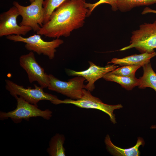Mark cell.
I'll return each instance as SVG.
<instances>
[{"label": "cell", "instance_id": "cell-11", "mask_svg": "<svg viewBox=\"0 0 156 156\" xmlns=\"http://www.w3.org/2000/svg\"><path fill=\"white\" fill-rule=\"evenodd\" d=\"M89 67L87 70L82 71H76L66 69L67 74L69 76H79L84 77L88 83L85 89L90 92L95 88L94 82L98 79L103 78L106 73L111 72L118 67L114 64L107 65L105 66L96 65L91 62H89Z\"/></svg>", "mask_w": 156, "mask_h": 156}, {"label": "cell", "instance_id": "cell-20", "mask_svg": "<svg viewBox=\"0 0 156 156\" xmlns=\"http://www.w3.org/2000/svg\"><path fill=\"white\" fill-rule=\"evenodd\" d=\"M118 0H99L96 2L91 3L86 2L85 6L89 10L87 14V17H89L95 8L99 5L103 3H107L111 6L112 11H116L118 10L117 6Z\"/></svg>", "mask_w": 156, "mask_h": 156}, {"label": "cell", "instance_id": "cell-16", "mask_svg": "<svg viewBox=\"0 0 156 156\" xmlns=\"http://www.w3.org/2000/svg\"><path fill=\"white\" fill-rule=\"evenodd\" d=\"M142 67L143 74L140 78L139 88L143 89L150 88L154 89L156 92V73L153 69L150 62Z\"/></svg>", "mask_w": 156, "mask_h": 156}, {"label": "cell", "instance_id": "cell-14", "mask_svg": "<svg viewBox=\"0 0 156 156\" xmlns=\"http://www.w3.org/2000/svg\"><path fill=\"white\" fill-rule=\"evenodd\" d=\"M105 80L114 82L120 84L127 90H131L140 83V79L135 77H128L116 75L111 71L107 73L103 77Z\"/></svg>", "mask_w": 156, "mask_h": 156}, {"label": "cell", "instance_id": "cell-19", "mask_svg": "<svg viewBox=\"0 0 156 156\" xmlns=\"http://www.w3.org/2000/svg\"><path fill=\"white\" fill-rule=\"evenodd\" d=\"M141 67L140 66L127 65L116 68L111 72L118 75L128 77H134L137 70Z\"/></svg>", "mask_w": 156, "mask_h": 156}, {"label": "cell", "instance_id": "cell-12", "mask_svg": "<svg viewBox=\"0 0 156 156\" xmlns=\"http://www.w3.org/2000/svg\"><path fill=\"white\" fill-rule=\"evenodd\" d=\"M105 142L107 150L110 154L118 156H139V147L141 145L143 146L145 143L143 139L139 137L136 144L134 146L127 149H122L116 146L112 142L109 135L105 137Z\"/></svg>", "mask_w": 156, "mask_h": 156}, {"label": "cell", "instance_id": "cell-21", "mask_svg": "<svg viewBox=\"0 0 156 156\" xmlns=\"http://www.w3.org/2000/svg\"><path fill=\"white\" fill-rule=\"evenodd\" d=\"M148 13L156 14V10L152 9L148 7H146L142 12V14H144Z\"/></svg>", "mask_w": 156, "mask_h": 156}, {"label": "cell", "instance_id": "cell-2", "mask_svg": "<svg viewBox=\"0 0 156 156\" xmlns=\"http://www.w3.org/2000/svg\"><path fill=\"white\" fill-rule=\"evenodd\" d=\"M14 97L17 101L16 108L8 112L0 111L1 120L10 118L14 123H18L23 120L28 121L32 117H41L48 120L52 117V112L49 109L41 110L38 106L30 104L18 96Z\"/></svg>", "mask_w": 156, "mask_h": 156}, {"label": "cell", "instance_id": "cell-5", "mask_svg": "<svg viewBox=\"0 0 156 156\" xmlns=\"http://www.w3.org/2000/svg\"><path fill=\"white\" fill-rule=\"evenodd\" d=\"M91 92L86 89H83L82 95L79 99L73 100L66 99L60 100L59 99L52 103L55 105L60 104H72L82 108L95 109L105 112L109 116L110 120L113 124L116 123L115 115L113 112L114 110L122 107L121 104L111 105L105 104L99 98L93 96Z\"/></svg>", "mask_w": 156, "mask_h": 156}, {"label": "cell", "instance_id": "cell-1", "mask_svg": "<svg viewBox=\"0 0 156 156\" xmlns=\"http://www.w3.org/2000/svg\"><path fill=\"white\" fill-rule=\"evenodd\" d=\"M85 0H66L51 14L37 34L59 38L69 36L74 30L83 26L89 10Z\"/></svg>", "mask_w": 156, "mask_h": 156}, {"label": "cell", "instance_id": "cell-6", "mask_svg": "<svg viewBox=\"0 0 156 156\" xmlns=\"http://www.w3.org/2000/svg\"><path fill=\"white\" fill-rule=\"evenodd\" d=\"M5 88L13 97L18 96L27 102L36 105L42 100L50 101L51 103L58 99L57 97L45 92L42 87L34 84L35 88L28 87L26 88L9 79L5 80Z\"/></svg>", "mask_w": 156, "mask_h": 156}, {"label": "cell", "instance_id": "cell-3", "mask_svg": "<svg viewBox=\"0 0 156 156\" xmlns=\"http://www.w3.org/2000/svg\"><path fill=\"white\" fill-rule=\"evenodd\" d=\"M130 44L119 50L123 51L134 48L142 53H152L156 48V20L152 23L140 25L138 29L133 31Z\"/></svg>", "mask_w": 156, "mask_h": 156}, {"label": "cell", "instance_id": "cell-8", "mask_svg": "<svg viewBox=\"0 0 156 156\" xmlns=\"http://www.w3.org/2000/svg\"><path fill=\"white\" fill-rule=\"evenodd\" d=\"M49 75V84L47 88L49 90L61 93L73 100L81 98L83 89L86 86L83 83L86 80L84 77L78 76L65 81L58 79L51 74Z\"/></svg>", "mask_w": 156, "mask_h": 156}, {"label": "cell", "instance_id": "cell-18", "mask_svg": "<svg viewBox=\"0 0 156 156\" xmlns=\"http://www.w3.org/2000/svg\"><path fill=\"white\" fill-rule=\"evenodd\" d=\"M66 0H44L43 7L44 11L43 24L47 22L53 12Z\"/></svg>", "mask_w": 156, "mask_h": 156}, {"label": "cell", "instance_id": "cell-15", "mask_svg": "<svg viewBox=\"0 0 156 156\" xmlns=\"http://www.w3.org/2000/svg\"><path fill=\"white\" fill-rule=\"evenodd\" d=\"M65 140L64 135L56 133L51 138L47 151L49 156H65V149L64 144Z\"/></svg>", "mask_w": 156, "mask_h": 156}, {"label": "cell", "instance_id": "cell-22", "mask_svg": "<svg viewBox=\"0 0 156 156\" xmlns=\"http://www.w3.org/2000/svg\"><path fill=\"white\" fill-rule=\"evenodd\" d=\"M36 0H29V1L31 3L33 2L34 1H35Z\"/></svg>", "mask_w": 156, "mask_h": 156}, {"label": "cell", "instance_id": "cell-13", "mask_svg": "<svg viewBox=\"0 0 156 156\" xmlns=\"http://www.w3.org/2000/svg\"><path fill=\"white\" fill-rule=\"evenodd\" d=\"M156 56L155 51L152 53L145 52L139 54H135L122 58H113L107 64L113 63L121 66L127 65H134L142 66L150 62V60Z\"/></svg>", "mask_w": 156, "mask_h": 156}, {"label": "cell", "instance_id": "cell-7", "mask_svg": "<svg viewBox=\"0 0 156 156\" xmlns=\"http://www.w3.org/2000/svg\"><path fill=\"white\" fill-rule=\"evenodd\" d=\"M44 0H36L27 6L22 5L17 1H13V5L17 8L19 15L22 17L19 25L31 27L34 32H37L40 30L43 24Z\"/></svg>", "mask_w": 156, "mask_h": 156}, {"label": "cell", "instance_id": "cell-17", "mask_svg": "<svg viewBox=\"0 0 156 156\" xmlns=\"http://www.w3.org/2000/svg\"><path fill=\"white\" fill-rule=\"evenodd\" d=\"M156 3V0H118V10L122 12L131 10L135 7L148 6Z\"/></svg>", "mask_w": 156, "mask_h": 156}, {"label": "cell", "instance_id": "cell-10", "mask_svg": "<svg viewBox=\"0 0 156 156\" xmlns=\"http://www.w3.org/2000/svg\"><path fill=\"white\" fill-rule=\"evenodd\" d=\"M19 15L17 8L14 5L0 14V37L12 35L24 36L32 30L31 27L18 25L16 19Z\"/></svg>", "mask_w": 156, "mask_h": 156}, {"label": "cell", "instance_id": "cell-9", "mask_svg": "<svg viewBox=\"0 0 156 156\" xmlns=\"http://www.w3.org/2000/svg\"><path fill=\"white\" fill-rule=\"evenodd\" d=\"M19 64L27 73L31 83L36 81L43 88H48L49 84V75L37 62L34 53L31 51L21 55L19 59Z\"/></svg>", "mask_w": 156, "mask_h": 156}, {"label": "cell", "instance_id": "cell-4", "mask_svg": "<svg viewBox=\"0 0 156 156\" xmlns=\"http://www.w3.org/2000/svg\"><path fill=\"white\" fill-rule=\"evenodd\" d=\"M41 36L37 34L25 38L21 35H12L7 36L6 38L15 42L25 43V47L27 50L34 51L39 55L42 54L52 60L54 57L56 48L63 43L64 41L56 38L50 41H46L42 39Z\"/></svg>", "mask_w": 156, "mask_h": 156}]
</instances>
